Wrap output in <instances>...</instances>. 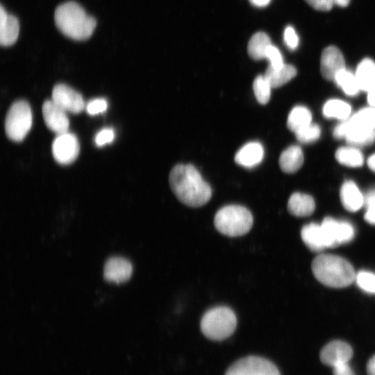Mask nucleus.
<instances>
[{
	"label": "nucleus",
	"mask_w": 375,
	"mask_h": 375,
	"mask_svg": "<svg viewBox=\"0 0 375 375\" xmlns=\"http://www.w3.org/2000/svg\"><path fill=\"white\" fill-rule=\"evenodd\" d=\"M33 122L31 108L24 100L15 101L10 107L6 117L5 131L8 138L21 142L29 132Z\"/></svg>",
	"instance_id": "6"
},
{
	"label": "nucleus",
	"mask_w": 375,
	"mask_h": 375,
	"mask_svg": "<svg viewBox=\"0 0 375 375\" xmlns=\"http://www.w3.org/2000/svg\"><path fill=\"white\" fill-rule=\"evenodd\" d=\"M225 375H281L277 367L268 360L247 356L233 363Z\"/></svg>",
	"instance_id": "7"
},
{
	"label": "nucleus",
	"mask_w": 375,
	"mask_h": 375,
	"mask_svg": "<svg viewBox=\"0 0 375 375\" xmlns=\"http://www.w3.org/2000/svg\"><path fill=\"white\" fill-rule=\"evenodd\" d=\"M353 356L351 346L342 340H334L328 343L320 352V360L326 365L335 367L348 363Z\"/></svg>",
	"instance_id": "11"
},
{
	"label": "nucleus",
	"mask_w": 375,
	"mask_h": 375,
	"mask_svg": "<svg viewBox=\"0 0 375 375\" xmlns=\"http://www.w3.org/2000/svg\"><path fill=\"white\" fill-rule=\"evenodd\" d=\"M51 100L66 112L74 114L81 112L85 107L82 95L63 83L57 84L53 87Z\"/></svg>",
	"instance_id": "10"
},
{
	"label": "nucleus",
	"mask_w": 375,
	"mask_h": 375,
	"mask_svg": "<svg viewBox=\"0 0 375 375\" xmlns=\"http://www.w3.org/2000/svg\"><path fill=\"white\" fill-rule=\"evenodd\" d=\"M367 375H375V355H374L367 364Z\"/></svg>",
	"instance_id": "42"
},
{
	"label": "nucleus",
	"mask_w": 375,
	"mask_h": 375,
	"mask_svg": "<svg viewBox=\"0 0 375 375\" xmlns=\"http://www.w3.org/2000/svg\"><path fill=\"white\" fill-rule=\"evenodd\" d=\"M264 149L258 142H251L240 148L235 156V161L245 167H252L262 160Z\"/></svg>",
	"instance_id": "16"
},
{
	"label": "nucleus",
	"mask_w": 375,
	"mask_h": 375,
	"mask_svg": "<svg viewBox=\"0 0 375 375\" xmlns=\"http://www.w3.org/2000/svg\"><path fill=\"white\" fill-rule=\"evenodd\" d=\"M284 41L290 49H295L299 44V38L292 26H288L284 31Z\"/></svg>",
	"instance_id": "36"
},
{
	"label": "nucleus",
	"mask_w": 375,
	"mask_h": 375,
	"mask_svg": "<svg viewBox=\"0 0 375 375\" xmlns=\"http://www.w3.org/2000/svg\"><path fill=\"white\" fill-rule=\"evenodd\" d=\"M347 121L349 125V132L351 131L374 130L375 129V108H364Z\"/></svg>",
	"instance_id": "22"
},
{
	"label": "nucleus",
	"mask_w": 375,
	"mask_h": 375,
	"mask_svg": "<svg viewBox=\"0 0 375 375\" xmlns=\"http://www.w3.org/2000/svg\"><path fill=\"white\" fill-rule=\"evenodd\" d=\"M353 147H362L375 142V129L370 131H351L345 138Z\"/></svg>",
	"instance_id": "30"
},
{
	"label": "nucleus",
	"mask_w": 375,
	"mask_h": 375,
	"mask_svg": "<svg viewBox=\"0 0 375 375\" xmlns=\"http://www.w3.org/2000/svg\"><path fill=\"white\" fill-rule=\"evenodd\" d=\"M367 94V101L372 107H375V86L370 89Z\"/></svg>",
	"instance_id": "43"
},
{
	"label": "nucleus",
	"mask_w": 375,
	"mask_h": 375,
	"mask_svg": "<svg viewBox=\"0 0 375 375\" xmlns=\"http://www.w3.org/2000/svg\"><path fill=\"white\" fill-rule=\"evenodd\" d=\"M294 133L300 142L311 143L319 139L321 135V128L318 124H310Z\"/></svg>",
	"instance_id": "31"
},
{
	"label": "nucleus",
	"mask_w": 375,
	"mask_h": 375,
	"mask_svg": "<svg viewBox=\"0 0 375 375\" xmlns=\"http://www.w3.org/2000/svg\"><path fill=\"white\" fill-rule=\"evenodd\" d=\"M367 165L372 171L375 172V153L369 157Z\"/></svg>",
	"instance_id": "45"
},
{
	"label": "nucleus",
	"mask_w": 375,
	"mask_h": 375,
	"mask_svg": "<svg viewBox=\"0 0 375 375\" xmlns=\"http://www.w3.org/2000/svg\"><path fill=\"white\" fill-rule=\"evenodd\" d=\"M301 236L305 244L312 251H320L327 248L321 224L310 223L305 225L301 229Z\"/></svg>",
	"instance_id": "18"
},
{
	"label": "nucleus",
	"mask_w": 375,
	"mask_h": 375,
	"mask_svg": "<svg viewBox=\"0 0 375 375\" xmlns=\"http://www.w3.org/2000/svg\"><path fill=\"white\" fill-rule=\"evenodd\" d=\"M312 270L322 284L331 288H344L355 281L353 266L344 258L332 254H322L312 261Z\"/></svg>",
	"instance_id": "3"
},
{
	"label": "nucleus",
	"mask_w": 375,
	"mask_h": 375,
	"mask_svg": "<svg viewBox=\"0 0 375 375\" xmlns=\"http://www.w3.org/2000/svg\"><path fill=\"white\" fill-rule=\"evenodd\" d=\"M296 74L297 69L294 66L284 63L278 67L269 65L264 76L272 88H275L285 84L293 78Z\"/></svg>",
	"instance_id": "21"
},
{
	"label": "nucleus",
	"mask_w": 375,
	"mask_h": 375,
	"mask_svg": "<svg viewBox=\"0 0 375 375\" xmlns=\"http://www.w3.org/2000/svg\"><path fill=\"white\" fill-rule=\"evenodd\" d=\"M54 19L58 28L74 40H85L93 33L96 20L74 1H67L56 9Z\"/></svg>",
	"instance_id": "2"
},
{
	"label": "nucleus",
	"mask_w": 375,
	"mask_h": 375,
	"mask_svg": "<svg viewBox=\"0 0 375 375\" xmlns=\"http://www.w3.org/2000/svg\"><path fill=\"white\" fill-rule=\"evenodd\" d=\"M334 81L338 86L349 96L356 95L360 90L355 74L346 69L338 72Z\"/></svg>",
	"instance_id": "28"
},
{
	"label": "nucleus",
	"mask_w": 375,
	"mask_h": 375,
	"mask_svg": "<svg viewBox=\"0 0 375 375\" xmlns=\"http://www.w3.org/2000/svg\"><path fill=\"white\" fill-rule=\"evenodd\" d=\"M355 76L360 90L368 92L375 86V62L369 58L362 60L357 67Z\"/></svg>",
	"instance_id": "23"
},
{
	"label": "nucleus",
	"mask_w": 375,
	"mask_h": 375,
	"mask_svg": "<svg viewBox=\"0 0 375 375\" xmlns=\"http://www.w3.org/2000/svg\"><path fill=\"white\" fill-rule=\"evenodd\" d=\"M272 44L269 37L263 32H258L249 41L247 51L250 58L255 60L266 58L267 49Z\"/></svg>",
	"instance_id": "24"
},
{
	"label": "nucleus",
	"mask_w": 375,
	"mask_h": 375,
	"mask_svg": "<svg viewBox=\"0 0 375 375\" xmlns=\"http://www.w3.org/2000/svg\"><path fill=\"white\" fill-rule=\"evenodd\" d=\"M332 1L333 3L338 6H342V7L347 6L350 1V0H332Z\"/></svg>",
	"instance_id": "46"
},
{
	"label": "nucleus",
	"mask_w": 375,
	"mask_h": 375,
	"mask_svg": "<svg viewBox=\"0 0 375 375\" xmlns=\"http://www.w3.org/2000/svg\"><path fill=\"white\" fill-rule=\"evenodd\" d=\"M133 273L131 262L119 256L108 258L104 265L103 277L110 282L120 283L128 281Z\"/></svg>",
	"instance_id": "14"
},
{
	"label": "nucleus",
	"mask_w": 375,
	"mask_h": 375,
	"mask_svg": "<svg viewBox=\"0 0 375 375\" xmlns=\"http://www.w3.org/2000/svg\"><path fill=\"white\" fill-rule=\"evenodd\" d=\"M312 114L305 106H297L294 107L290 111L287 125L288 128L292 132L296 133L301 128L311 124Z\"/></svg>",
	"instance_id": "25"
},
{
	"label": "nucleus",
	"mask_w": 375,
	"mask_h": 375,
	"mask_svg": "<svg viewBox=\"0 0 375 375\" xmlns=\"http://www.w3.org/2000/svg\"><path fill=\"white\" fill-rule=\"evenodd\" d=\"M115 138V131L111 128H104L99 131L94 138V142L97 147H103L111 143Z\"/></svg>",
	"instance_id": "34"
},
{
	"label": "nucleus",
	"mask_w": 375,
	"mask_h": 375,
	"mask_svg": "<svg viewBox=\"0 0 375 375\" xmlns=\"http://www.w3.org/2000/svg\"><path fill=\"white\" fill-rule=\"evenodd\" d=\"M345 62L340 50L334 46L325 48L321 56L320 71L327 80H334L338 72L345 69Z\"/></svg>",
	"instance_id": "13"
},
{
	"label": "nucleus",
	"mask_w": 375,
	"mask_h": 375,
	"mask_svg": "<svg viewBox=\"0 0 375 375\" xmlns=\"http://www.w3.org/2000/svg\"><path fill=\"white\" fill-rule=\"evenodd\" d=\"M272 86L264 75H258L253 83V89L258 102L266 104L271 97Z\"/></svg>",
	"instance_id": "29"
},
{
	"label": "nucleus",
	"mask_w": 375,
	"mask_h": 375,
	"mask_svg": "<svg viewBox=\"0 0 375 375\" xmlns=\"http://www.w3.org/2000/svg\"><path fill=\"white\" fill-rule=\"evenodd\" d=\"M310 6L316 10L327 11L331 9L333 2L332 0H305Z\"/></svg>",
	"instance_id": "37"
},
{
	"label": "nucleus",
	"mask_w": 375,
	"mask_h": 375,
	"mask_svg": "<svg viewBox=\"0 0 375 375\" xmlns=\"http://www.w3.org/2000/svg\"><path fill=\"white\" fill-rule=\"evenodd\" d=\"M351 106L340 99H331L323 107V114L327 118L346 120L350 115Z\"/></svg>",
	"instance_id": "27"
},
{
	"label": "nucleus",
	"mask_w": 375,
	"mask_h": 375,
	"mask_svg": "<svg viewBox=\"0 0 375 375\" xmlns=\"http://www.w3.org/2000/svg\"><path fill=\"white\" fill-rule=\"evenodd\" d=\"M355 281L362 290L375 294V274L368 271H360L356 275Z\"/></svg>",
	"instance_id": "32"
},
{
	"label": "nucleus",
	"mask_w": 375,
	"mask_h": 375,
	"mask_svg": "<svg viewBox=\"0 0 375 375\" xmlns=\"http://www.w3.org/2000/svg\"><path fill=\"white\" fill-rule=\"evenodd\" d=\"M303 160L301 149L299 146L292 145L281 153L279 158V165L283 172L292 174L300 169Z\"/></svg>",
	"instance_id": "20"
},
{
	"label": "nucleus",
	"mask_w": 375,
	"mask_h": 375,
	"mask_svg": "<svg viewBox=\"0 0 375 375\" xmlns=\"http://www.w3.org/2000/svg\"><path fill=\"white\" fill-rule=\"evenodd\" d=\"M266 58L269 61V65L274 67H278L284 64L280 51L272 44L267 49Z\"/></svg>",
	"instance_id": "35"
},
{
	"label": "nucleus",
	"mask_w": 375,
	"mask_h": 375,
	"mask_svg": "<svg viewBox=\"0 0 375 375\" xmlns=\"http://www.w3.org/2000/svg\"><path fill=\"white\" fill-rule=\"evenodd\" d=\"M51 149L56 162L61 165H69L78 157L80 147L76 136L67 132L57 135L52 143Z\"/></svg>",
	"instance_id": "9"
},
{
	"label": "nucleus",
	"mask_w": 375,
	"mask_h": 375,
	"mask_svg": "<svg viewBox=\"0 0 375 375\" xmlns=\"http://www.w3.org/2000/svg\"><path fill=\"white\" fill-rule=\"evenodd\" d=\"M365 220L370 224L375 225V203L365 206Z\"/></svg>",
	"instance_id": "40"
},
{
	"label": "nucleus",
	"mask_w": 375,
	"mask_h": 375,
	"mask_svg": "<svg viewBox=\"0 0 375 375\" xmlns=\"http://www.w3.org/2000/svg\"><path fill=\"white\" fill-rule=\"evenodd\" d=\"M375 203V189L369 190L364 195V206H366L370 204Z\"/></svg>",
	"instance_id": "41"
},
{
	"label": "nucleus",
	"mask_w": 375,
	"mask_h": 375,
	"mask_svg": "<svg viewBox=\"0 0 375 375\" xmlns=\"http://www.w3.org/2000/svg\"><path fill=\"white\" fill-rule=\"evenodd\" d=\"M19 32V24L16 17L8 14L2 5L0 8V43L9 47L15 43Z\"/></svg>",
	"instance_id": "15"
},
{
	"label": "nucleus",
	"mask_w": 375,
	"mask_h": 375,
	"mask_svg": "<svg viewBox=\"0 0 375 375\" xmlns=\"http://www.w3.org/2000/svg\"><path fill=\"white\" fill-rule=\"evenodd\" d=\"M335 158L340 164L351 167H360L364 162L362 152L353 146L339 148Z\"/></svg>",
	"instance_id": "26"
},
{
	"label": "nucleus",
	"mask_w": 375,
	"mask_h": 375,
	"mask_svg": "<svg viewBox=\"0 0 375 375\" xmlns=\"http://www.w3.org/2000/svg\"><path fill=\"white\" fill-rule=\"evenodd\" d=\"M253 216L245 207L228 205L219 209L214 219L216 229L228 237H238L247 233L253 225Z\"/></svg>",
	"instance_id": "4"
},
{
	"label": "nucleus",
	"mask_w": 375,
	"mask_h": 375,
	"mask_svg": "<svg viewBox=\"0 0 375 375\" xmlns=\"http://www.w3.org/2000/svg\"><path fill=\"white\" fill-rule=\"evenodd\" d=\"M203 335L212 340H222L233 334L237 326L234 312L226 306H217L208 310L201 320Z\"/></svg>",
	"instance_id": "5"
},
{
	"label": "nucleus",
	"mask_w": 375,
	"mask_h": 375,
	"mask_svg": "<svg viewBox=\"0 0 375 375\" xmlns=\"http://www.w3.org/2000/svg\"><path fill=\"white\" fill-rule=\"evenodd\" d=\"M327 247H335L351 242L355 236L353 225L347 221L325 217L321 224Z\"/></svg>",
	"instance_id": "8"
},
{
	"label": "nucleus",
	"mask_w": 375,
	"mask_h": 375,
	"mask_svg": "<svg viewBox=\"0 0 375 375\" xmlns=\"http://www.w3.org/2000/svg\"><path fill=\"white\" fill-rule=\"evenodd\" d=\"M42 115L47 126L57 135L68 132L69 121L67 112L51 99L42 105Z\"/></svg>",
	"instance_id": "12"
},
{
	"label": "nucleus",
	"mask_w": 375,
	"mask_h": 375,
	"mask_svg": "<svg viewBox=\"0 0 375 375\" xmlns=\"http://www.w3.org/2000/svg\"><path fill=\"white\" fill-rule=\"evenodd\" d=\"M349 132V125L347 120L339 124L333 130V136L337 139L346 138Z\"/></svg>",
	"instance_id": "38"
},
{
	"label": "nucleus",
	"mask_w": 375,
	"mask_h": 375,
	"mask_svg": "<svg viewBox=\"0 0 375 375\" xmlns=\"http://www.w3.org/2000/svg\"><path fill=\"white\" fill-rule=\"evenodd\" d=\"M333 369V375H355L349 362L338 365Z\"/></svg>",
	"instance_id": "39"
},
{
	"label": "nucleus",
	"mask_w": 375,
	"mask_h": 375,
	"mask_svg": "<svg viewBox=\"0 0 375 375\" xmlns=\"http://www.w3.org/2000/svg\"><path fill=\"white\" fill-rule=\"evenodd\" d=\"M169 182L177 199L188 206H202L211 197L210 185L192 165L179 164L174 166L170 172Z\"/></svg>",
	"instance_id": "1"
},
{
	"label": "nucleus",
	"mask_w": 375,
	"mask_h": 375,
	"mask_svg": "<svg viewBox=\"0 0 375 375\" xmlns=\"http://www.w3.org/2000/svg\"><path fill=\"white\" fill-rule=\"evenodd\" d=\"M315 203L313 198L306 194L300 192L293 193L288 203V210L297 217L310 215L315 210Z\"/></svg>",
	"instance_id": "19"
},
{
	"label": "nucleus",
	"mask_w": 375,
	"mask_h": 375,
	"mask_svg": "<svg viewBox=\"0 0 375 375\" xmlns=\"http://www.w3.org/2000/svg\"><path fill=\"white\" fill-rule=\"evenodd\" d=\"M107 108L108 102L103 98L92 99L85 105L86 111L90 115L103 113L106 110Z\"/></svg>",
	"instance_id": "33"
},
{
	"label": "nucleus",
	"mask_w": 375,
	"mask_h": 375,
	"mask_svg": "<svg viewBox=\"0 0 375 375\" xmlns=\"http://www.w3.org/2000/svg\"><path fill=\"white\" fill-rule=\"evenodd\" d=\"M340 196L342 206L348 211L356 212L364 206V195L351 181H347L342 184Z\"/></svg>",
	"instance_id": "17"
},
{
	"label": "nucleus",
	"mask_w": 375,
	"mask_h": 375,
	"mask_svg": "<svg viewBox=\"0 0 375 375\" xmlns=\"http://www.w3.org/2000/svg\"><path fill=\"white\" fill-rule=\"evenodd\" d=\"M271 0H249V1L255 6L263 7L269 4Z\"/></svg>",
	"instance_id": "44"
}]
</instances>
